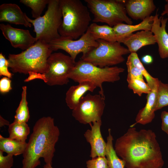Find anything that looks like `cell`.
<instances>
[{
  "instance_id": "6da1fadb",
  "label": "cell",
  "mask_w": 168,
  "mask_h": 168,
  "mask_svg": "<svg viewBox=\"0 0 168 168\" xmlns=\"http://www.w3.org/2000/svg\"><path fill=\"white\" fill-rule=\"evenodd\" d=\"M114 149L126 168H162L161 152L154 132L130 127L116 140Z\"/></svg>"
},
{
  "instance_id": "7a4b0ae2",
  "label": "cell",
  "mask_w": 168,
  "mask_h": 168,
  "mask_svg": "<svg viewBox=\"0 0 168 168\" xmlns=\"http://www.w3.org/2000/svg\"><path fill=\"white\" fill-rule=\"evenodd\" d=\"M59 135V130L54 125L53 118L48 116L39 119L23 154L22 168H35L40 165L41 158L46 164L52 165L55 145Z\"/></svg>"
},
{
  "instance_id": "3957f363",
  "label": "cell",
  "mask_w": 168,
  "mask_h": 168,
  "mask_svg": "<svg viewBox=\"0 0 168 168\" xmlns=\"http://www.w3.org/2000/svg\"><path fill=\"white\" fill-rule=\"evenodd\" d=\"M62 21L58 31L60 36L76 40L87 31L91 20L87 7L80 0H59Z\"/></svg>"
},
{
  "instance_id": "277c9868",
  "label": "cell",
  "mask_w": 168,
  "mask_h": 168,
  "mask_svg": "<svg viewBox=\"0 0 168 168\" xmlns=\"http://www.w3.org/2000/svg\"><path fill=\"white\" fill-rule=\"evenodd\" d=\"M53 51L47 43L38 40L33 45L20 53L9 54L7 59L9 67L13 73H44L48 70L47 60Z\"/></svg>"
},
{
  "instance_id": "5b68a950",
  "label": "cell",
  "mask_w": 168,
  "mask_h": 168,
  "mask_svg": "<svg viewBox=\"0 0 168 168\" xmlns=\"http://www.w3.org/2000/svg\"><path fill=\"white\" fill-rule=\"evenodd\" d=\"M124 70L117 66L100 68L80 59L76 62L69 78L78 83L85 81L93 82L100 88L99 94L105 97L103 83L118 81L120 74Z\"/></svg>"
},
{
  "instance_id": "8992f818",
  "label": "cell",
  "mask_w": 168,
  "mask_h": 168,
  "mask_svg": "<svg viewBox=\"0 0 168 168\" xmlns=\"http://www.w3.org/2000/svg\"><path fill=\"white\" fill-rule=\"evenodd\" d=\"M76 63L70 56L62 53H52L47 60L49 68L47 72L43 74L29 72L24 82L40 79L50 86L67 84Z\"/></svg>"
},
{
  "instance_id": "52a82bcc",
  "label": "cell",
  "mask_w": 168,
  "mask_h": 168,
  "mask_svg": "<svg viewBox=\"0 0 168 168\" xmlns=\"http://www.w3.org/2000/svg\"><path fill=\"white\" fill-rule=\"evenodd\" d=\"M93 16V21L107 24L113 27L125 22L132 25L131 19L127 15L124 0H85Z\"/></svg>"
},
{
  "instance_id": "ba28073f",
  "label": "cell",
  "mask_w": 168,
  "mask_h": 168,
  "mask_svg": "<svg viewBox=\"0 0 168 168\" xmlns=\"http://www.w3.org/2000/svg\"><path fill=\"white\" fill-rule=\"evenodd\" d=\"M47 10L42 16L32 19L26 15V20L33 26L37 40L47 43L60 37L58 30L62 21L59 0H49Z\"/></svg>"
},
{
  "instance_id": "9c48e42d",
  "label": "cell",
  "mask_w": 168,
  "mask_h": 168,
  "mask_svg": "<svg viewBox=\"0 0 168 168\" xmlns=\"http://www.w3.org/2000/svg\"><path fill=\"white\" fill-rule=\"evenodd\" d=\"M97 41L98 46L82 55L81 59L100 68L110 67L123 62L125 60L123 55L130 53L118 42Z\"/></svg>"
},
{
  "instance_id": "30bf717a",
  "label": "cell",
  "mask_w": 168,
  "mask_h": 168,
  "mask_svg": "<svg viewBox=\"0 0 168 168\" xmlns=\"http://www.w3.org/2000/svg\"><path fill=\"white\" fill-rule=\"evenodd\" d=\"M105 106V97L100 94L83 96L72 115L80 123L86 124L101 120Z\"/></svg>"
},
{
  "instance_id": "8fae6325",
  "label": "cell",
  "mask_w": 168,
  "mask_h": 168,
  "mask_svg": "<svg viewBox=\"0 0 168 168\" xmlns=\"http://www.w3.org/2000/svg\"><path fill=\"white\" fill-rule=\"evenodd\" d=\"M48 44L53 51L63 50L74 60L77 55L86 53L92 48L98 46V44L91 35L88 29L79 39L72 40L67 38H59L52 40Z\"/></svg>"
},
{
  "instance_id": "7c38bea8",
  "label": "cell",
  "mask_w": 168,
  "mask_h": 168,
  "mask_svg": "<svg viewBox=\"0 0 168 168\" xmlns=\"http://www.w3.org/2000/svg\"><path fill=\"white\" fill-rule=\"evenodd\" d=\"M0 29L4 36L15 48L26 50L37 41L28 30L14 28L9 24H0Z\"/></svg>"
},
{
  "instance_id": "4fadbf2b",
  "label": "cell",
  "mask_w": 168,
  "mask_h": 168,
  "mask_svg": "<svg viewBox=\"0 0 168 168\" xmlns=\"http://www.w3.org/2000/svg\"><path fill=\"white\" fill-rule=\"evenodd\" d=\"M89 124L91 128L87 129L84 134L87 142L91 146L90 157L92 158L98 156H105L106 143L103 138L100 127L102 121L100 120Z\"/></svg>"
},
{
  "instance_id": "5bb4252c",
  "label": "cell",
  "mask_w": 168,
  "mask_h": 168,
  "mask_svg": "<svg viewBox=\"0 0 168 168\" xmlns=\"http://www.w3.org/2000/svg\"><path fill=\"white\" fill-rule=\"evenodd\" d=\"M157 12L154 16L151 31L152 33L158 47V52L162 59L168 58V33L166 30L168 18L159 17Z\"/></svg>"
},
{
  "instance_id": "9a60e30c",
  "label": "cell",
  "mask_w": 168,
  "mask_h": 168,
  "mask_svg": "<svg viewBox=\"0 0 168 168\" xmlns=\"http://www.w3.org/2000/svg\"><path fill=\"white\" fill-rule=\"evenodd\" d=\"M125 6L129 16L136 20L150 16L156 8L153 0H125Z\"/></svg>"
},
{
  "instance_id": "2e32d148",
  "label": "cell",
  "mask_w": 168,
  "mask_h": 168,
  "mask_svg": "<svg viewBox=\"0 0 168 168\" xmlns=\"http://www.w3.org/2000/svg\"><path fill=\"white\" fill-rule=\"evenodd\" d=\"M159 80L158 79L151 91L147 96V102L145 106L138 111L135 118L136 122L130 127L137 124L145 125L152 122L155 116V112L157 101V93Z\"/></svg>"
},
{
  "instance_id": "e0dca14e",
  "label": "cell",
  "mask_w": 168,
  "mask_h": 168,
  "mask_svg": "<svg viewBox=\"0 0 168 168\" xmlns=\"http://www.w3.org/2000/svg\"><path fill=\"white\" fill-rule=\"evenodd\" d=\"M26 14L16 4L3 3L0 6V22H7L30 27L32 24L26 20Z\"/></svg>"
},
{
  "instance_id": "ac0fdd59",
  "label": "cell",
  "mask_w": 168,
  "mask_h": 168,
  "mask_svg": "<svg viewBox=\"0 0 168 168\" xmlns=\"http://www.w3.org/2000/svg\"><path fill=\"white\" fill-rule=\"evenodd\" d=\"M127 47L130 53H137L141 48L156 43L154 36L151 30H142L131 34L121 41Z\"/></svg>"
},
{
  "instance_id": "d6986e66",
  "label": "cell",
  "mask_w": 168,
  "mask_h": 168,
  "mask_svg": "<svg viewBox=\"0 0 168 168\" xmlns=\"http://www.w3.org/2000/svg\"><path fill=\"white\" fill-rule=\"evenodd\" d=\"M77 85L71 86L66 94L65 101L68 107L71 110L77 106L81 98L88 91L93 92L97 87L93 82L85 81Z\"/></svg>"
},
{
  "instance_id": "ffe728a7",
  "label": "cell",
  "mask_w": 168,
  "mask_h": 168,
  "mask_svg": "<svg viewBox=\"0 0 168 168\" xmlns=\"http://www.w3.org/2000/svg\"><path fill=\"white\" fill-rule=\"evenodd\" d=\"M154 16H151L143 20L139 23L128 25L123 23L113 27L117 39V41L120 43L125 37L133 32L140 30H151Z\"/></svg>"
},
{
  "instance_id": "44dd1931",
  "label": "cell",
  "mask_w": 168,
  "mask_h": 168,
  "mask_svg": "<svg viewBox=\"0 0 168 168\" xmlns=\"http://www.w3.org/2000/svg\"><path fill=\"white\" fill-rule=\"evenodd\" d=\"M88 28L96 40L101 39L110 42L117 41L113 27L107 25H100L93 23L90 24Z\"/></svg>"
},
{
  "instance_id": "7402d4cb",
  "label": "cell",
  "mask_w": 168,
  "mask_h": 168,
  "mask_svg": "<svg viewBox=\"0 0 168 168\" xmlns=\"http://www.w3.org/2000/svg\"><path fill=\"white\" fill-rule=\"evenodd\" d=\"M27 143L5 138L0 135V150L7 154L17 156L23 154L26 150Z\"/></svg>"
},
{
  "instance_id": "603a6c76",
  "label": "cell",
  "mask_w": 168,
  "mask_h": 168,
  "mask_svg": "<svg viewBox=\"0 0 168 168\" xmlns=\"http://www.w3.org/2000/svg\"><path fill=\"white\" fill-rule=\"evenodd\" d=\"M108 135L107 137L105 157L107 160L109 168H125L124 163L117 155L113 147V138L111 129H108Z\"/></svg>"
},
{
  "instance_id": "cb8c5ba5",
  "label": "cell",
  "mask_w": 168,
  "mask_h": 168,
  "mask_svg": "<svg viewBox=\"0 0 168 168\" xmlns=\"http://www.w3.org/2000/svg\"><path fill=\"white\" fill-rule=\"evenodd\" d=\"M9 138L21 142H26L30 133V128L26 123L14 121L9 125Z\"/></svg>"
},
{
  "instance_id": "d4e9b609",
  "label": "cell",
  "mask_w": 168,
  "mask_h": 168,
  "mask_svg": "<svg viewBox=\"0 0 168 168\" xmlns=\"http://www.w3.org/2000/svg\"><path fill=\"white\" fill-rule=\"evenodd\" d=\"M21 98L14 116V121L19 123H27L30 118L29 112L26 99L27 87H22Z\"/></svg>"
},
{
  "instance_id": "484cf974",
  "label": "cell",
  "mask_w": 168,
  "mask_h": 168,
  "mask_svg": "<svg viewBox=\"0 0 168 168\" xmlns=\"http://www.w3.org/2000/svg\"><path fill=\"white\" fill-rule=\"evenodd\" d=\"M127 59L141 71L147 83L151 89L154 87L158 79L152 77L147 72L139 59L137 53H130Z\"/></svg>"
},
{
  "instance_id": "4316f807",
  "label": "cell",
  "mask_w": 168,
  "mask_h": 168,
  "mask_svg": "<svg viewBox=\"0 0 168 168\" xmlns=\"http://www.w3.org/2000/svg\"><path fill=\"white\" fill-rule=\"evenodd\" d=\"M49 0H21L20 2L30 7L32 17L35 19L41 16L43 11Z\"/></svg>"
},
{
  "instance_id": "83f0119b",
  "label": "cell",
  "mask_w": 168,
  "mask_h": 168,
  "mask_svg": "<svg viewBox=\"0 0 168 168\" xmlns=\"http://www.w3.org/2000/svg\"><path fill=\"white\" fill-rule=\"evenodd\" d=\"M127 81L128 88L132 90L134 93L137 94L139 96H141L143 93L148 94L151 90L144 80L127 77Z\"/></svg>"
},
{
  "instance_id": "f1b7e54d",
  "label": "cell",
  "mask_w": 168,
  "mask_h": 168,
  "mask_svg": "<svg viewBox=\"0 0 168 168\" xmlns=\"http://www.w3.org/2000/svg\"><path fill=\"white\" fill-rule=\"evenodd\" d=\"M168 105V84L159 80L157 93L156 110Z\"/></svg>"
},
{
  "instance_id": "f546056e",
  "label": "cell",
  "mask_w": 168,
  "mask_h": 168,
  "mask_svg": "<svg viewBox=\"0 0 168 168\" xmlns=\"http://www.w3.org/2000/svg\"><path fill=\"white\" fill-rule=\"evenodd\" d=\"M87 168H109L105 156H98L88 160L86 162Z\"/></svg>"
},
{
  "instance_id": "4dcf8cb0",
  "label": "cell",
  "mask_w": 168,
  "mask_h": 168,
  "mask_svg": "<svg viewBox=\"0 0 168 168\" xmlns=\"http://www.w3.org/2000/svg\"><path fill=\"white\" fill-rule=\"evenodd\" d=\"M126 64L127 68V77L144 80L143 76L141 71L134 66L127 59Z\"/></svg>"
},
{
  "instance_id": "1f68e13d",
  "label": "cell",
  "mask_w": 168,
  "mask_h": 168,
  "mask_svg": "<svg viewBox=\"0 0 168 168\" xmlns=\"http://www.w3.org/2000/svg\"><path fill=\"white\" fill-rule=\"evenodd\" d=\"M9 63L2 53H0V76H3L9 79L12 77V74L8 70Z\"/></svg>"
},
{
  "instance_id": "d6a6232c",
  "label": "cell",
  "mask_w": 168,
  "mask_h": 168,
  "mask_svg": "<svg viewBox=\"0 0 168 168\" xmlns=\"http://www.w3.org/2000/svg\"><path fill=\"white\" fill-rule=\"evenodd\" d=\"M3 152L0 150V168H11L13 165V156L7 154L4 156Z\"/></svg>"
},
{
  "instance_id": "836d02e7",
  "label": "cell",
  "mask_w": 168,
  "mask_h": 168,
  "mask_svg": "<svg viewBox=\"0 0 168 168\" xmlns=\"http://www.w3.org/2000/svg\"><path fill=\"white\" fill-rule=\"evenodd\" d=\"M11 81L7 77H4L0 80V91L1 93L8 92L12 89L11 86Z\"/></svg>"
},
{
  "instance_id": "e575fe53",
  "label": "cell",
  "mask_w": 168,
  "mask_h": 168,
  "mask_svg": "<svg viewBox=\"0 0 168 168\" xmlns=\"http://www.w3.org/2000/svg\"><path fill=\"white\" fill-rule=\"evenodd\" d=\"M161 129L168 134V112L163 111L161 114Z\"/></svg>"
},
{
  "instance_id": "d590c367",
  "label": "cell",
  "mask_w": 168,
  "mask_h": 168,
  "mask_svg": "<svg viewBox=\"0 0 168 168\" xmlns=\"http://www.w3.org/2000/svg\"><path fill=\"white\" fill-rule=\"evenodd\" d=\"M142 62L146 64H150L153 62V58L152 56L150 55H146L143 56L141 58Z\"/></svg>"
},
{
  "instance_id": "8d00e7d4",
  "label": "cell",
  "mask_w": 168,
  "mask_h": 168,
  "mask_svg": "<svg viewBox=\"0 0 168 168\" xmlns=\"http://www.w3.org/2000/svg\"><path fill=\"white\" fill-rule=\"evenodd\" d=\"M10 125L9 122L8 121L4 119L2 116H0V127H2L3 126Z\"/></svg>"
},
{
  "instance_id": "74e56055",
  "label": "cell",
  "mask_w": 168,
  "mask_h": 168,
  "mask_svg": "<svg viewBox=\"0 0 168 168\" xmlns=\"http://www.w3.org/2000/svg\"><path fill=\"white\" fill-rule=\"evenodd\" d=\"M166 3L165 5L164 10L161 14V16H163L166 15L168 16V0H166Z\"/></svg>"
},
{
  "instance_id": "f35d334b",
  "label": "cell",
  "mask_w": 168,
  "mask_h": 168,
  "mask_svg": "<svg viewBox=\"0 0 168 168\" xmlns=\"http://www.w3.org/2000/svg\"><path fill=\"white\" fill-rule=\"evenodd\" d=\"M44 168H53L52 165H50L45 164L43 166Z\"/></svg>"
}]
</instances>
